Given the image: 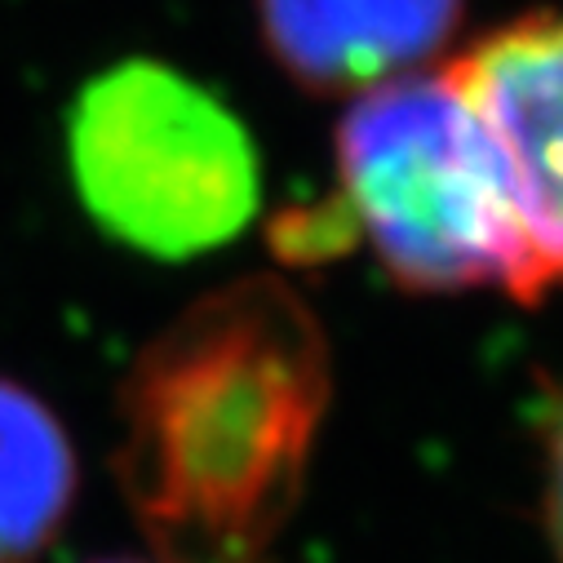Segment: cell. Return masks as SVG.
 <instances>
[{"label":"cell","instance_id":"cell-7","mask_svg":"<svg viewBox=\"0 0 563 563\" xmlns=\"http://www.w3.org/2000/svg\"><path fill=\"white\" fill-rule=\"evenodd\" d=\"M545 523L554 541V559L563 563V390L545 417Z\"/></svg>","mask_w":563,"mask_h":563},{"label":"cell","instance_id":"cell-3","mask_svg":"<svg viewBox=\"0 0 563 563\" xmlns=\"http://www.w3.org/2000/svg\"><path fill=\"white\" fill-rule=\"evenodd\" d=\"M85 213L152 257H200L257 209V152L240 115L191 76L129 58L98 71L67 115Z\"/></svg>","mask_w":563,"mask_h":563},{"label":"cell","instance_id":"cell-2","mask_svg":"<svg viewBox=\"0 0 563 563\" xmlns=\"http://www.w3.org/2000/svg\"><path fill=\"white\" fill-rule=\"evenodd\" d=\"M324 213L338 240H368L412 294L541 298L497 152L444 71L355 93L338 124V200Z\"/></svg>","mask_w":563,"mask_h":563},{"label":"cell","instance_id":"cell-1","mask_svg":"<svg viewBox=\"0 0 563 563\" xmlns=\"http://www.w3.org/2000/svg\"><path fill=\"white\" fill-rule=\"evenodd\" d=\"M307 298L249 275L191 302L120 390L115 479L165 563H257L294 519L329 412Z\"/></svg>","mask_w":563,"mask_h":563},{"label":"cell","instance_id":"cell-8","mask_svg":"<svg viewBox=\"0 0 563 563\" xmlns=\"http://www.w3.org/2000/svg\"><path fill=\"white\" fill-rule=\"evenodd\" d=\"M98 563H143V559H98Z\"/></svg>","mask_w":563,"mask_h":563},{"label":"cell","instance_id":"cell-6","mask_svg":"<svg viewBox=\"0 0 563 563\" xmlns=\"http://www.w3.org/2000/svg\"><path fill=\"white\" fill-rule=\"evenodd\" d=\"M76 449L54 408L0 377V563L49 550L76 506Z\"/></svg>","mask_w":563,"mask_h":563},{"label":"cell","instance_id":"cell-4","mask_svg":"<svg viewBox=\"0 0 563 563\" xmlns=\"http://www.w3.org/2000/svg\"><path fill=\"white\" fill-rule=\"evenodd\" d=\"M497 152L541 294L563 285V14L488 32L444 67Z\"/></svg>","mask_w":563,"mask_h":563},{"label":"cell","instance_id":"cell-5","mask_svg":"<svg viewBox=\"0 0 563 563\" xmlns=\"http://www.w3.org/2000/svg\"><path fill=\"white\" fill-rule=\"evenodd\" d=\"M466 0H257L271 58L311 93L412 76L457 32Z\"/></svg>","mask_w":563,"mask_h":563}]
</instances>
